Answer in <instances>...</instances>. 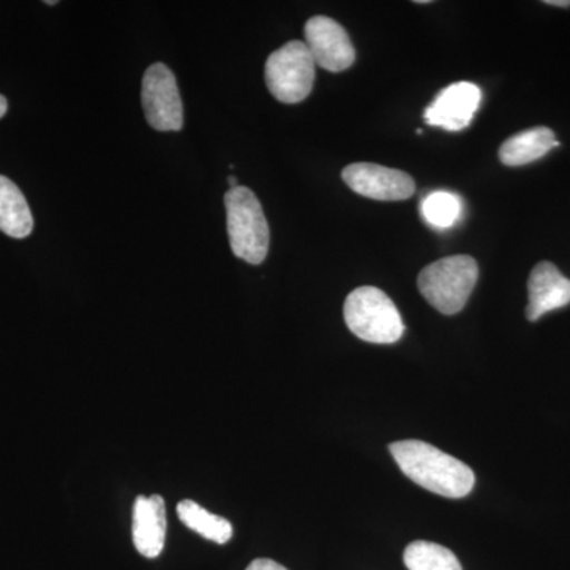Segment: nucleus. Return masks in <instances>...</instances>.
<instances>
[{
  "instance_id": "obj_10",
  "label": "nucleus",
  "mask_w": 570,
  "mask_h": 570,
  "mask_svg": "<svg viewBox=\"0 0 570 570\" xmlns=\"http://www.w3.org/2000/svg\"><path fill=\"white\" fill-rule=\"evenodd\" d=\"M528 321H539L543 314L569 305L570 279L562 276L557 265L551 262H540L532 269L528 281Z\"/></svg>"
},
{
  "instance_id": "obj_18",
  "label": "nucleus",
  "mask_w": 570,
  "mask_h": 570,
  "mask_svg": "<svg viewBox=\"0 0 570 570\" xmlns=\"http://www.w3.org/2000/svg\"><path fill=\"white\" fill-rule=\"evenodd\" d=\"M7 110H9V102H7L6 97L0 96V119L7 115Z\"/></svg>"
},
{
  "instance_id": "obj_16",
  "label": "nucleus",
  "mask_w": 570,
  "mask_h": 570,
  "mask_svg": "<svg viewBox=\"0 0 570 570\" xmlns=\"http://www.w3.org/2000/svg\"><path fill=\"white\" fill-rule=\"evenodd\" d=\"M461 202L456 195L438 190L422 202V214L426 223L438 228L452 227L461 216Z\"/></svg>"
},
{
  "instance_id": "obj_9",
  "label": "nucleus",
  "mask_w": 570,
  "mask_h": 570,
  "mask_svg": "<svg viewBox=\"0 0 570 570\" xmlns=\"http://www.w3.org/2000/svg\"><path fill=\"white\" fill-rule=\"evenodd\" d=\"M480 100L482 91L478 85L469 81L453 82L442 89L433 104L426 108L425 121L449 132H460L471 126L479 110Z\"/></svg>"
},
{
  "instance_id": "obj_1",
  "label": "nucleus",
  "mask_w": 570,
  "mask_h": 570,
  "mask_svg": "<svg viewBox=\"0 0 570 570\" xmlns=\"http://www.w3.org/2000/svg\"><path fill=\"white\" fill-rule=\"evenodd\" d=\"M390 452L406 478L431 493L460 499L474 489L472 469L434 445L422 441H400L390 445Z\"/></svg>"
},
{
  "instance_id": "obj_3",
  "label": "nucleus",
  "mask_w": 570,
  "mask_h": 570,
  "mask_svg": "<svg viewBox=\"0 0 570 570\" xmlns=\"http://www.w3.org/2000/svg\"><path fill=\"white\" fill-rule=\"evenodd\" d=\"M224 202L232 253L247 264L261 265L269 249V227L261 202L245 186L228 190Z\"/></svg>"
},
{
  "instance_id": "obj_15",
  "label": "nucleus",
  "mask_w": 570,
  "mask_h": 570,
  "mask_svg": "<svg viewBox=\"0 0 570 570\" xmlns=\"http://www.w3.org/2000/svg\"><path fill=\"white\" fill-rule=\"evenodd\" d=\"M404 564L409 570H463L455 553L426 540H415L407 547Z\"/></svg>"
},
{
  "instance_id": "obj_11",
  "label": "nucleus",
  "mask_w": 570,
  "mask_h": 570,
  "mask_svg": "<svg viewBox=\"0 0 570 570\" xmlns=\"http://www.w3.org/2000/svg\"><path fill=\"white\" fill-rule=\"evenodd\" d=\"M134 546L145 558H157L163 553L167 535L165 501L159 494L138 497L134 505Z\"/></svg>"
},
{
  "instance_id": "obj_13",
  "label": "nucleus",
  "mask_w": 570,
  "mask_h": 570,
  "mask_svg": "<svg viewBox=\"0 0 570 570\" xmlns=\"http://www.w3.org/2000/svg\"><path fill=\"white\" fill-rule=\"evenodd\" d=\"M33 230V216L20 187L0 175V232L11 238H28Z\"/></svg>"
},
{
  "instance_id": "obj_2",
  "label": "nucleus",
  "mask_w": 570,
  "mask_h": 570,
  "mask_svg": "<svg viewBox=\"0 0 570 570\" xmlns=\"http://www.w3.org/2000/svg\"><path fill=\"white\" fill-rule=\"evenodd\" d=\"M479 279V265L469 255H453L425 266L420 272V294L445 316L459 314Z\"/></svg>"
},
{
  "instance_id": "obj_6",
  "label": "nucleus",
  "mask_w": 570,
  "mask_h": 570,
  "mask_svg": "<svg viewBox=\"0 0 570 570\" xmlns=\"http://www.w3.org/2000/svg\"><path fill=\"white\" fill-rule=\"evenodd\" d=\"M141 104L146 121L159 132H179L184 124L181 94L174 71L163 62L145 71Z\"/></svg>"
},
{
  "instance_id": "obj_8",
  "label": "nucleus",
  "mask_w": 570,
  "mask_h": 570,
  "mask_svg": "<svg viewBox=\"0 0 570 570\" xmlns=\"http://www.w3.org/2000/svg\"><path fill=\"white\" fill-rule=\"evenodd\" d=\"M305 43L316 66L333 71L347 70L355 62V48L346 29L328 17H314L305 26Z\"/></svg>"
},
{
  "instance_id": "obj_12",
  "label": "nucleus",
  "mask_w": 570,
  "mask_h": 570,
  "mask_svg": "<svg viewBox=\"0 0 570 570\" xmlns=\"http://www.w3.org/2000/svg\"><path fill=\"white\" fill-rule=\"evenodd\" d=\"M557 146H560V141L554 137L553 130L549 127H532L512 135L502 142L499 148V159L508 167H521V165L535 163Z\"/></svg>"
},
{
  "instance_id": "obj_19",
  "label": "nucleus",
  "mask_w": 570,
  "mask_h": 570,
  "mask_svg": "<svg viewBox=\"0 0 570 570\" xmlns=\"http://www.w3.org/2000/svg\"><path fill=\"white\" fill-rule=\"evenodd\" d=\"M547 6L570 7V0H546Z\"/></svg>"
},
{
  "instance_id": "obj_5",
  "label": "nucleus",
  "mask_w": 570,
  "mask_h": 570,
  "mask_svg": "<svg viewBox=\"0 0 570 570\" xmlns=\"http://www.w3.org/2000/svg\"><path fill=\"white\" fill-rule=\"evenodd\" d=\"M316 81V62L305 41L285 43L265 63V82L279 102L294 105L309 97Z\"/></svg>"
},
{
  "instance_id": "obj_14",
  "label": "nucleus",
  "mask_w": 570,
  "mask_h": 570,
  "mask_svg": "<svg viewBox=\"0 0 570 570\" xmlns=\"http://www.w3.org/2000/svg\"><path fill=\"white\" fill-rule=\"evenodd\" d=\"M179 520L186 524L189 530L197 532L202 538L212 540V542L224 546L234 535V528L230 521L223 517L214 515L200 504L190 499H184L178 504Z\"/></svg>"
},
{
  "instance_id": "obj_17",
  "label": "nucleus",
  "mask_w": 570,
  "mask_h": 570,
  "mask_svg": "<svg viewBox=\"0 0 570 570\" xmlns=\"http://www.w3.org/2000/svg\"><path fill=\"white\" fill-rule=\"evenodd\" d=\"M246 570H287L284 566H281L279 562L273 560H266V558H261V560H255L247 566Z\"/></svg>"
},
{
  "instance_id": "obj_7",
  "label": "nucleus",
  "mask_w": 570,
  "mask_h": 570,
  "mask_svg": "<svg viewBox=\"0 0 570 570\" xmlns=\"http://www.w3.org/2000/svg\"><path fill=\"white\" fill-rule=\"evenodd\" d=\"M344 183L371 200L401 202L415 194V181L406 171L377 164H352L344 168Z\"/></svg>"
},
{
  "instance_id": "obj_4",
  "label": "nucleus",
  "mask_w": 570,
  "mask_h": 570,
  "mask_svg": "<svg viewBox=\"0 0 570 570\" xmlns=\"http://www.w3.org/2000/svg\"><path fill=\"white\" fill-rule=\"evenodd\" d=\"M348 330L373 344H393L404 333V322L392 298L373 285L355 288L344 303Z\"/></svg>"
},
{
  "instance_id": "obj_21",
  "label": "nucleus",
  "mask_w": 570,
  "mask_h": 570,
  "mask_svg": "<svg viewBox=\"0 0 570 570\" xmlns=\"http://www.w3.org/2000/svg\"><path fill=\"white\" fill-rule=\"evenodd\" d=\"M45 3H47V6H56L58 2H55V0H48V2Z\"/></svg>"
},
{
  "instance_id": "obj_20",
  "label": "nucleus",
  "mask_w": 570,
  "mask_h": 570,
  "mask_svg": "<svg viewBox=\"0 0 570 570\" xmlns=\"http://www.w3.org/2000/svg\"><path fill=\"white\" fill-rule=\"evenodd\" d=\"M228 184H230V189H235V187H238V179L235 178V176H228Z\"/></svg>"
}]
</instances>
